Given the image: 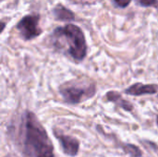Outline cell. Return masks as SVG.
Segmentation results:
<instances>
[{
    "label": "cell",
    "mask_w": 158,
    "mask_h": 157,
    "mask_svg": "<svg viewBox=\"0 0 158 157\" xmlns=\"http://www.w3.org/2000/svg\"><path fill=\"white\" fill-rule=\"evenodd\" d=\"M17 144L23 157H55L54 146L37 117L26 111L20 118Z\"/></svg>",
    "instance_id": "6da1fadb"
},
{
    "label": "cell",
    "mask_w": 158,
    "mask_h": 157,
    "mask_svg": "<svg viewBox=\"0 0 158 157\" xmlns=\"http://www.w3.org/2000/svg\"><path fill=\"white\" fill-rule=\"evenodd\" d=\"M53 46L76 61L84 59L87 54V43L82 31L74 24L57 27L52 33Z\"/></svg>",
    "instance_id": "7a4b0ae2"
},
{
    "label": "cell",
    "mask_w": 158,
    "mask_h": 157,
    "mask_svg": "<svg viewBox=\"0 0 158 157\" xmlns=\"http://www.w3.org/2000/svg\"><path fill=\"white\" fill-rule=\"evenodd\" d=\"M59 93L65 102L70 105H77L92 98L96 93V87L93 81H73L61 85Z\"/></svg>",
    "instance_id": "3957f363"
},
{
    "label": "cell",
    "mask_w": 158,
    "mask_h": 157,
    "mask_svg": "<svg viewBox=\"0 0 158 157\" xmlns=\"http://www.w3.org/2000/svg\"><path fill=\"white\" fill-rule=\"evenodd\" d=\"M39 19L40 16L34 14L25 16L18 22L17 29L24 40H32L42 33V30L39 27Z\"/></svg>",
    "instance_id": "277c9868"
},
{
    "label": "cell",
    "mask_w": 158,
    "mask_h": 157,
    "mask_svg": "<svg viewBox=\"0 0 158 157\" xmlns=\"http://www.w3.org/2000/svg\"><path fill=\"white\" fill-rule=\"evenodd\" d=\"M55 136L60 143V145L66 155L69 156L77 155L80 149V143L76 138L69 135H63L57 132H55Z\"/></svg>",
    "instance_id": "5b68a950"
},
{
    "label": "cell",
    "mask_w": 158,
    "mask_h": 157,
    "mask_svg": "<svg viewBox=\"0 0 158 157\" xmlns=\"http://www.w3.org/2000/svg\"><path fill=\"white\" fill-rule=\"evenodd\" d=\"M158 85L156 84H143V83H135L126 89L124 92L126 94L133 95V96H141L144 94H155L157 93Z\"/></svg>",
    "instance_id": "8992f818"
},
{
    "label": "cell",
    "mask_w": 158,
    "mask_h": 157,
    "mask_svg": "<svg viewBox=\"0 0 158 157\" xmlns=\"http://www.w3.org/2000/svg\"><path fill=\"white\" fill-rule=\"evenodd\" d=\"M53 15L55 16L56 20H61V21H71L75 19L74 13L61 4H57L54 7Z\"/></svg>",
    "instance_id": "52a82bcc"
},
{
    "label": "cell",
    "mask_w": 158,
    "mask_h": 157,
    "mask_svg": "<svg viewBox=\"0 0 158 157\" xmlns=\"http://www.w3.org/2000/svg\"><path fill=\"white\" fill-rule=\"evenodd\" d=\"M106 99H107L109 102L115 103L117 105H118L119 107H121L122 109H124V110H126V111L131 112V111H132V109H133L132 105H131L129 101L124 100V99L122 98V96H121L118 93H117V92H113V91L108 92V93H106Z\"/></svg>",
    "instance_id": "ba28073f"
},
{
    "label": "cell",
    "mask_w": 158,
    "mask_h": 157,
    "mask_svg": "<svg viewBox=\"0 0 158 157\" xmlns=\"http://www.w3.org/2000/svg\"><path fill=\"white\" fill-rule=\"evenodd\" d=\"M123 150L126 154L130 155L132 157H141L143 155L142 151L137 146H135L133 144H126L123 147Z\"/></svg>",
    "instance_id": "9c48e42d"
},
{
    "label": "cell",
    "mask_w": 158,
    "mask_h": 157,
    "mask_svg": "<svg viewBox=\"0 0 158 157\" xmlns=\"http://www.w3.org/2000/svg\"><path fill=\"white\" fill-rule=\"evenodd\" d=\"M158 0H139V4L142 6H155Z\"/></svg>",
    "instance_id": "30bf717a"
},
{
    "label": "cell",
    "mask_w": 158,
    "mask_h": 157,
    "mask_svg": "<svg viewBox=\"0 0 158 157\" xmlns=\"http://www.w3.org/2000/svg\"><path fill=\"white\" fill-rule=\"evenodd\" d=\"M114 2L116 3V5L119 7H126L130 5V3L131 2V0H114Z\"/></svg>",
    "instance_id": "8fae6325"
},
{
    "label": "cell",
    "mask_w": 158,
    "mask_h": 157,
    "mask_svg": "<svg viewBox=\"0 0 158 157\" xmlns=\"http://www.w3.org/2000/svg\"><path fill=\"white\" fill-rule=\"evenodd\" d=\"M4 28H5V23H4V22H2V31L4 30Z\"/></svg>",
    "instance_id": "7c38bea8"
},
{
    "label": "cell",
    "mask_w": 158,
    "mask_h": 157,
    "mask_svg": "<svg viewBox=\"0 0 158 157\" xmlns=\"http://www.w3.org/2000/svg\"><path fill=\"white\" fill-rule=\"evenodd\" d=\"M86 1H87V0H80L79 3H83V2H86ZM89 1H90V0H89Z\"/></svg>",
    "instance_id": "4fadbf2b"
},
{
    "label": "cell",
    "mask_w": 158,
    "mask_h": 157,
    "mask_svg": "<svg viewBox=\"0 0 158 157\" xmlns=\"http://www.w3.org/2000/svg\"><path fill=\"white\" fill-rule=\"evenodd\" d=\"M155 7H156V9H157V10H158V1H157V3L156 4V6H155Z\"/></svg>",
    "instance_id": "5bb4252c"
},
{
    "label": "cell",
    "mask_w": 158,
    "mask_h": 157,
    "mask_svg": "<svg viewBox=\"0 0 158 157\" xmlns=\"http://www.w3.org/2000/svg\"><path fill=\"white\" fill-rule=\"evenodd\" d=\"M156 123H157V126H158V115H157V117H156Z\"/></svg>",
    "instance_id": "9a60e30c"
}]
</instances>
